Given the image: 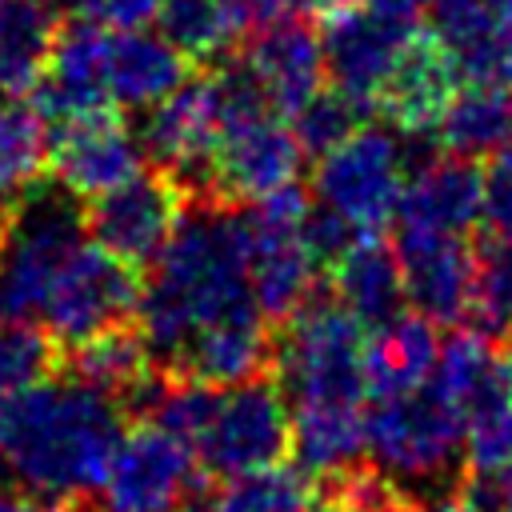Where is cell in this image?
I'll use <instances>...</instances> for the list:
<instances>
[{
	"label": "cell",
	"instance_id": "cell-1",
	"mask_svg": "<svg viewBox=\"0 0 512 512\" xmlns=\"http://www.w3.org/2000/svg\"><path fill=\"white\" fill-rule=\"evenodd\" d=\"M240 312H260L248 288V212L216 196H196L148 260V280L132 312L140 340L152 364L168 368L192 332Z\"/></svg>",
	"mask_w": 512,
	"mask_h": 512
},
{
	"label": "cell",
	"instance_id": "cell-2",
	"mask_svg": "<svg viewBox=\"0 0 512 512\" xmlns=\"http://www.w3.org/2000/svg\"><path fill=\"white\" fill-rule=\"evenodd\" d=\"M120 432L116 396L76 376H44L0 404V476L56 504L88 496Z\"/></svg>",
	"mask_w": 512,
	"mask_h": 512
},
{
	"label": "cell",
	"instance_id": "cell-3",
	"mask_svg": "<svg viewBox=\"0 0 512 512\" xmlns=\"http://www.w3.org/2000/svg\"><path fill=\"white\" fill-rule=\"evenodd\" d=\"M364 452L372 464L408 488L428 508L456 504L460 492V456H464V432H460V408L444 400L432 384L372 396V408L364 412Z\"/></svg>",
	"mask_w": 512,
	"mask_h": 512
},
{
	"label": "cell",
	"instance_id": "cell-4",
	"mask_svg": "<svg viewBox=\"0 0 512 512\" xmlns=\"http://www.w3.org/2000/svg\"><path fill=\"white\" fill-rule=\"evenodd\" d=\"M364 324L336 300L312 296L284 320V336L272 348L276 384L288 408L300 404H364Z\"/></svg>",
	"mask_w": 512,
	"mask_h": 512
},
{
	"label": "cell",
	"instance_id": "cell-5",
	"mask_svg": "<svg viewBox=\"0 0 512 512\" xmlns=\"http://www.w3.org/2000/svg\"><path fill=\"white\" fill-rule=\"evenodd\" d=\"M84 208L68 188H28L0 232V308L36 320L60 264L84 240Z\"/></svg>",
	"mask_w": 512,
	"mask_h": 512
},
{
	"label": "cell",
	"instance_id": "cell-6",
	"mask_svg": "<svg viewBox=\"0 0 512 512\" xmlns=\"http://www.w3.org/2000/svg\"><path fill=\"white\" fill-rule=\"evenodd\" d=\"M408 172L412 156L404 132L356 124L340 144L316 156L312 200L344 216L360 236H376L388 220H396Z\"/></svg>",
	"mask_w": 512,
	"mask_h": 512
},
{
	"label": "cell",
	"instance_id": "cell-7",
	"mask_svg": "<svg viewBox=\"0 0 512 512\" xmlns=\"http://www.w3.org/2000/svg\"><path fill=\"white\" fill-rule=\"evenodd\" d=\"M204 476H240L280 464L292 448V408L276 380L252 376L216 388V400L192 436Z\"/></svg>",
	"mask_w": 512,
	"mask_h": 512
},
{
	"label": "cell",
	"instance_id": "cell-8",
	"mask_svg": "<svg viewBox=\"0 0 512 512\" xmlns=\"http://www.w3.org/2000/svg\"><path fill=\"white\" fill-rule=\"evenodd\" d=\"M204 480L192 440L144 420L132 432H120L96 484V512H180L200 496Z\"/></svg>",
	"mask_w": 512,
	"mask_h": 512
},
{
	"label": "cell",
	"instance_id": "cell-9",
	"mask_svg": "<svg viewBox=\"0 0 512 512\" xmlns=\"http://www.w3.org/2000/svg\"><path fill=\"white\" fill-rule=\"evenodd\" d=\"M140 280L136 268L100 248L96 240H80L76 252L60 264L56 280L48 284V296L36 312L44 332L72 348L88 336H100L108 328H120L136 312Z\"/></svg>",
	"mask_w": 512,
	"mask_h": 512
},
{
	"label": "cell",
	"instance_id": "cell-10",
	"mask_svg": "<svg viewBox=\"0 0 512 512\" xmlns=\"http://www.w3.org/2000/svg\"><path fill=\"white\" fill-rule=\"evenodd\" d=\"M136 136H140L144 160L168 172L184 192L212 196V156L220 140V116L212 104L208 76L184 80L164 100L144 108Z\"/></svg>",
	"mask_w": 512,
	"mask_h": 512
},
{
	"label": "cell",
	"instance_id": "cell-11",
	"mask_svg": "<svg viewBox=\"0 0 512 512\" xmlns=\"http://www.w3.org/2000/svg\"><path fill=\"white\" fill-rule=\"evenodd\" d=\"M188 208V192L168 172H136L132 180L100 192L84 224L100 248L120 256L124 264H148L164 240L172 236L176 220Z\"/></svg>",
	"mask_w": 512,
	"mask_h": 512
},
{
	"label": "cell",
	"instance_id": "cell-12",
	"mask_svg": "<svg viewBox=\"0 0 512 512\" xmlns=\"http://www.w3.org/2000/svg\"><path fill=\"white\" fill-rule=\"evenodd\" d=\"M304 152L276 112L240 120L220 128L216 156H212V196L256 204L288 184H296Z\"/></svg>",
	"mask_w": 512,
	"mask_h": 512
},
{
	"label": "cell",
	"instance_id": "cell-13",
	"mask_svg": "<svg viewBox=\"0 0 512 512\" xmlns=\"http://www.w3.org/2000/svg\"><path fill=\"white\" fill-rule=\"evenodd\" d=\"M48 164L56 184L76 200H96L100 192L144 172V148L136 128H128L108 108L56 124V140L48 144Z\"/></svg>",
	"mask_w": 512,
	"mask_h": 512
},
{
	"label": "cell",
	"instance_id": "cell-14",
	"mask_svg": "<svg viewBox=\"0 0 512 512\" xmlns=\"http://www.w3.org/2000/svg\"><path fill=\"white\" fill-rule=\"evenodd\" d=\"M416 32L404 24L384 20L368 4L352 8H332L324 28H320V48H324V76L332 88L348 92L364 108L376 104V92L384 88L388 72L396 68L400 52L408 48Z\"/></svg>",
	"mask_w": 512,
	"mask_h": 512
},
{
	"label": "cell",
	"instance_id": "cell-15",
	"mask_svg": "<svg viewBox=\"0 0 512 512\" xmlns=\"http://www.w3.org/2000/svg\"><path fill=\"white\" fill-rule=\"evenodd\" d=\"M396 260L412 312L428 316L432 324H456L468 316L476 284V248L464 236L396 232Z\"/></svg>",
	"mask_w": 512,
	"mask_h": 512
},
{
	"label": "cell",
	"instance_id": "cell-16",
	"mask_svg": "<svg viewBox=\"0 0 512 512\" xmlns=\"http://www.w3.org/2000/svg\"><path fill=\"white\" fill-rule=\"evenodd\" d=\"M484 204V168L472 156H428L408 172L396 232H436V236H468L480 220Z\"/></svg>",
	"mask_w": 512,
	"mask_h": 512
},
{
	"label": "cell",
	"instance_id": "cell-17",
	"mask_svg": "<svg viewBox=\"0 0 512 512\" xmlns=\"http://www.w3.org/2000/svg\"><path fill=\"white\" fill-rule=\"evenodd\" d=\"M304 220V216H300ZM320 264L300 240V224L248 208V288L268 324H284L316 296Z\"/></svg>",
	"mask_w": 512,
	"mask_h": 512
},
{
	"label": "cell",
	"instance_id": "cell-18",
	"mask_svg": "<svg viewBox=\"0 0 512 512\" xmlns=\"http://www.w3.org/2000/svg\"><path fill=\"white\" fill-rule=\"evenodd\" d=\"M244 60L256 72L272 112L292 116L308 96L324 88L320 32L308 20H300V12L264 20V28H256V36L248 40Z\"/></svg>",
	"mask_w": 512,
	"mask_h": 512
},
{
	"label": "cell",
	"instance_id": "cell-19",
	"mask_svg": "<svg viewBox=\"0 0 512 512\" xmlns=\"http://www.w3.org/2000/svg\"><path fill=\"white\" fill-rule=\"evenodd\" d=\"M188 80V56L164 36L144 28H108L104 36V92L116 108H152Z\"/></svg>",
	"mask_w": 512,
	"mask_h": 512
},
{
	"label": "cell",
	"instance_id": "cell-20",
	"mask_svg": "<svg viewBox=\"0 0 512 512\" xmlns=\"http://www.w3.org/2000/svg\"><path fill=\"white\" fill-rule=\"evenodd\" d=\"M452 96H456V68L448 52L432 36H412L396 68L388 72L384 88L376 92V104L396 132L432 136Z\"/></svg>",
	"mask_w": 512,
	"mask_h": 512
},
{
	"label": "cell",
	"instance_id": "cell-21",
	"mask_svg": "<svg viewBox=\"0 0 512 512\" xmlns=\"http://www.w3.org/2000/svg\"><path fill=\"white\" fill-rule=\"evenodd\" d=\"M268 368H272V336L260 312H240L192 332L168 364V372L212 384V388L264 376Z\"/></svg>",
	"mask_w": 512,
	"mask_h": 512
},
{
	"label": "cell",
	"instance_id": "cell-22",
	"mask_svg": "<svg viewBox=\"0 0 512 512\" xmlns=\"http://www.w3.org/2000/svg\"><path fill=\"white\" fill-rule=\"evenodd\" d=\"M104 36L108 28L80 20L72 28H60L48 68L40 76V112L56 124L112 108L104 92Z\"/></svg>",
	"mask_w": 512,
	"mask_h": 512
},
{
	"label": "cell",
	"instance_id": "cell-23",
	"mask_svg": "<svg viewBox=\"0 0 512 512\" xmlns=\"http://www.w3.org/2000/svg\"><path fill=\"white\" fill-rule=\"evenodd\" d=\"M440 352V332L420 312H396L364 340V384L372 396H392L428 384Z\"/></svg>",
	"mask_w": 512,
	"mask_h": 512
},
{
	"label": "cell",
	"instance_id": "cell-24",
	"mask_svg": "<svg viewBox=\"0 0 512 512\" xmlns=\"http://www.w3.org/2000/svg\"><path fill=\"white\" fill-rule=\"evenodd\" d=\"M332 300L344 304L364 328H380L384 320L404 312L408 296L396 248L380 244L376 236H360L332 264Z\"/></svg>",
	"mask_w": 512,
	"mask_h": 512
},
{
	"label": "cell",
	"instance_id": "cell-25",
	"mask_svg": "<svg viewBox=\"0 0 512 512\" xmlns=\"http://www.w3.org/2000/svg\"><path fill=\"white\" fill-rule=\"evenodd\" d=\"M292 448L304 472L340 476L364 456V404L292 408Z\"/></svg>",
	"mask_w": 512,
	"mask_h": 512
},
{
	"label": "cell",
	"instance_id": "cell-26",
	"mask_svg": "<svg viewBox=\"0 0 512 512\" xmlns=\"http://www.w3.org/2000/svg\"><path fill=\"white\" fill-rule=\"evenodd\" d=\"M56 36L60 28L52 0H0V88H36Z\"/></svg>",
	"mask_w": 512,
	"mask_h": 512
},
{
	"label": "cell",
	"instance_id": "cell-27",
	"mask_svg": "<svg viewBox=\"0 0 512 512\" xmlns=\"http://www.w3.org/2000/svg\"><path fill=\"white\" fill-rule=\"evenodd\" d=\"M432 140L444 152L456 156H492L496 148H504L512 140V100L500 88H476L468 84L464 92H456L432 132Z\"/></svg>",
	"mask_w": 512,
	"mask_h": 512
},
{
	"label": "cell",
	"instance_id": "cell-28",
	"mask_svg": "<svg viewBox=\"0 0 512 512\" xmlns=\"http://www.w3.org/2000/svg\"><path fill=\"white\" fill-rule=\"evenodd\" d=\"M156 20L188 60H216L244 36L252 8L248 0H164Z\"/></svg>",
	"mask_w": 512,
	"mask_h": 512
},
{
	"label": "cell",
	"instance_id": "cell-29",
	"mask_svg": "<svg viewBox=\"0 0 512 512\" xmlns=\"http://www.w3.org/2000/svg\"><path fill=\"white\" fill-rule=\"evenodd\" d=\"M48 116L24 100H0V208L36 188L48 164Z\"/></svg>",
	"mask_w": 512,
	"mask_h": 512
},
{
	"label": "cell",
	"instance_id": "cell-30",
	"mask_svg": "<svg viewBox=\"0 0 512 512\" xmlns=\"http://www.w3.org/2000/svg\"><path fill=\"white\" fill-rule=\"evenodd\" d=\"M464 460L472 472H496L512 464V384L500 372L460 408Z\"/></svg>",
	"mask_w": 512,
	"mask_h": 512
},
{
	"label": "cell",
	"instance_id": "cell-31",
	"mask_svg": "<svg viewBox=\"0 0 512 512\" xmlns=\"http://www.w3.org/2000/svg\"><path fill=\"white\" fill-rule=\"evenodd\" d=\"M148 368H152V356H148L140 332H132L124 324L72 344V376L116 396V400H124Z\"/></svg>",
	"mask_w": 512,
	"mask_h": 512
},
{
	"label": "cell",
	"instance_id": "cell-32",
	"mask_svg": "<svg viewBox=\"0 0 512 512\" xmlns=\"http://www.w3.org/2000/svg\"><path fill=\"white\" fill-rule=\"evenodd\" d=\"M312 504V484L304 468L268 464L256 472L228 476L204 504V512H304Z\"/></svg>",
	"mask_w": 512,
	"mask_h": 512
},
{
	"label": "cell",
	"instance_id": "cell-33",
	"mask_svg": "<svg viewBox=\"0 0 512 512\" xmlns=\"http://www.w3.org/2000/svg\"><path fill=\"white\" fill-rule=\"evenodd\" d=\"M440 48L456 68V80L476 88H500V92L512 88V20L500 16L496 8Z\"/></svg>",
	"mask_w": 512,
	"mask_h": 512
},
{
	"label": "cell",
	"instance_id": "cell-34",
	"mask_svg": "<svg viewBox=\"0 0 512 512\" xmlns=\"http://www.w3.org/2000/svg\"><path fill=\"white\" fill-rule=\"evenodd\" d=\"M500 372H504V356L492 348V336H484L476 328V332H456V336L440 340V352H436V364H432L428 384L444 400H452L456 408H464Z\"/></svg>",
	"mask_w": 512,
	"mask_h": 512
},
{
	"label": "cell",
	"instance_id": "cell-35",
	"mask_svg": "<svg viewBox=\"0 0 512 512\" xmlns=\"http://www.w3.org/2000/svg\"><path fill=\"white\" fill-rule=\"evenodd\" d=\"M468 316H476V328L492 340L512 336V232H492L476 248V284Z\"/></svg>",
	"mask_w": 512,
	"mask_h": 512
},
{
	"label": "cell",
	"instance_id": "cell-36",
	"mask_svg": "<svg viewBox=\"0 0 512 512\" xmlns=\"http://www.w3.org/2000/svg\"><path fill=\"white\" fill-rule=\"evenodd\" d=\"M360 116H364V104L360 100H352L348 92H340V88H320L316 96H308L296 112H292V136H296V144H300V152L304 156H320V152H328L332 144H340L356 124H360Z\"/></svg>",
	"mask_w": 512,
	"mask_h": 512
},
{
	"label": "cell",
	"instance_id": "cell-37",
	"mask_svg": "<svg viewBox=\"0 0 512 512\" xmlns=\"http://www.w3.org/2000/svg\"><path fill=\"white\" fill-rule=\"evenodd\" d=\"M52 368V344L28 320L0 308V404L44 380Z\"/></svg>",
	"mask_w": 512,
	"mask_h": 512
},
{
	"label": "cell",
	"instance_id": "cell-38",
	"mask_svg": "<svg viewBox=\"0 0 512 512\" xmlns=\"http://www.w3.org/2000/svg\"><path fill=\"white\" fill-rule=\"evenodd\" d=\"M300 240H304V248L316 256V264L320 268H332L356 240H360V232L344 220V216H336L332 208H324V204H308V212H304V220H300Z\"/></svg>",
	"mask_w": 512,
	"mask_h": 512
},
{
	"label": "cell",
	"instance_id": "cell-39",
	"mask_svg": "<svg viewBox=\"0 0 512 512\" xmlns=\"http://www.w3.org/2000/svg\"><path fill=\"white\" fill-rule=\"evenodd\" d=\"M480 220H488L492 232H512V144L496 148L488 168H484Z\"/></svg>",
	"mask_w": 512,
	"mask_h": 512
},
{
	"label": "cell",
	"instance_id": "cell-40",
	"mask_svg": "<svg viewBox=\"0 0 512 512\" xmlns=\"http://www.w3.org/2000/svg\"><path fill=\"white\" fill-rule=\"evenodd\" d=\"M456 504L472 512H512V464L496 472H472L460 480Z\"/></svg>",
	"mask_w": 512,
	"mask_h": 512
},
{
	"label": "cell",
	"instance_id": "cell-41",
	"mask_svg": "<svg viewBox=\"0 0 512 512\" xmlns=\"http://www.w3.org/2000/svg\"><path fill=\"white\" fill-rule=\"evenodd\" d=\"M84 20L100 28H148L164 0H76Z\"/></svg>",
	"mask_w": 512,
	"mask_h": 512
},
{
	"label": "cell",
	"instance_id": "cell-42",
	"mask_svg": "<svg viewBox=\"0 0 512 512\" xmlns=\"http://www.w3.org/2000/svg\"><path fill=\"white\" fill-rule=\"evenodd\" d=\"M0 512H64V508L56 500H48V496H36V492H28L20 484L0 480Z\"/></svg>",
	"mask_w": 512,
	"mask_h": 512
},
{
	"label": "cell",
	"instance_id": "cell-43",
	"mask_svg": "<svg viewBox=\"0 0 512 512\" xmlns=\"http://www.w3.org/2000/svg\"><path fill=\"white\" fill-rule=\"evenodd\" d=\"M372 12H380L384 20H392V24H404V28H412L416 32V24H420V16H424V0H364Z\"/></svg>",
	"mask_w": 512,
	"mask_h": 512
},
{
	"label": "cell",
	"instance_id": "cell-44",
	"mask_svg": "<svg viewBox=\"0 0 512 512\" xmlns=\"http://www.w3.org/2000/svg\"><path fill=\"white\" fill-rule=\"evenodd\" d=\"M312 0H248V8H252V20H276V16H292V12H300V8H308Z\"/></svg>",
	"mask_w": 512,
	"mask_h": 512
},
{
	"label": "cell",
	"instance_id": "cell-45",
	"mask_svg": "<svg viewBox=\"0 0 512 512\" xmlns=\"http://www.w3.org/2000/svg\"><path fill=\"white\" fill-rule=\"evenodd\" d=\"M304 512H348V508H344L340 496H324V500H312Z\"/></svg>",
	"mask_w": 512,
	"mask_h": 512
},
{
	"label": "cell",
	"instance_id": "cell-46",
	"mask_svg": "<svg viewBox=\"0 0 512 512\" xmlns=\"http://www.w3.org/2000/svg\"><path fill=\"white\" fill-rule=\"evenodd\" d=\"M312 4H320L324 12H332V8H352V4H360V0H312Z\"/></svg>",
	"mask_w": 512,
	"mask_h": 512
},
{
	"label": "cell",
	"instance_id": "cell-47",
	"mask_svg": "<svg viewBox=\"0 0 512 512\" xmlns=\"http://www.w3.org/2000/svg\"><path fill=\"white\" fill-rule=\"evenodd\" d=\"M488 4H492L500 16H508V20H512V0H488Z\"/></svg>",
	"mask_w": 512,
	"mask_h": 512
},
{
	"label": "cell",
	"instance_id": "cell-48",
	"mask_svg": "<svg viewBox=\"0 0 512 512\" xmlns=\"http://www.w3.org/2000/svg\"><path fill=\"white\" fill-rule=\"evenodd\" d=\"M504 372H508V384H512V352L504 356Z\"/></svg>",
	"mask_w": 512,
	"mask_h": 512
},
{
	"label": "cell",
	"instance_id": "cell-49",
	"mask_svg": "<svg viewBox=\"0 0 512 512\" xmlns=\"http://www.w3.org/2000/svg\"><path fill=\"white\" fill-rule=\"evenodd\" d=\"M440 512H472V508H464V504H448V508H440Z\"/></svg>",
	"mask_w": 512,
	"mask_h": 512
},
{
	"label": "cell",
	"instance_id": "cell-50",
	"mask_svg": "<svg viewBox=\"0 0 512 512\" xmlns=\"http://www.w3.org/2000/svg\"><path fill=\"white\" fill-rule=\"evenodd\" d=\"M508 100H512V88H508Z\"/></svg>",
	"mask_w": 512,
	"mask_h": 512
}]
</instances>
